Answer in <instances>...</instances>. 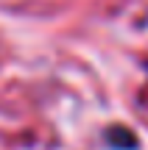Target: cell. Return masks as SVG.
<instances>
[{"instance_id":"6da1fadb","label":"cell","mask_w":148,"mask_h":150,"mask_svg":"<svg viewBox=\"0 0 148 150\" xmlns=\"http://www.w3.org/2000/svg\"><path fill=\"white\" fill-rule=\"evenodd\" d=\"M112 145H120V147H134V136L132 134H117V131H112L109 134Z\"/></svg>"}]
</instances>
